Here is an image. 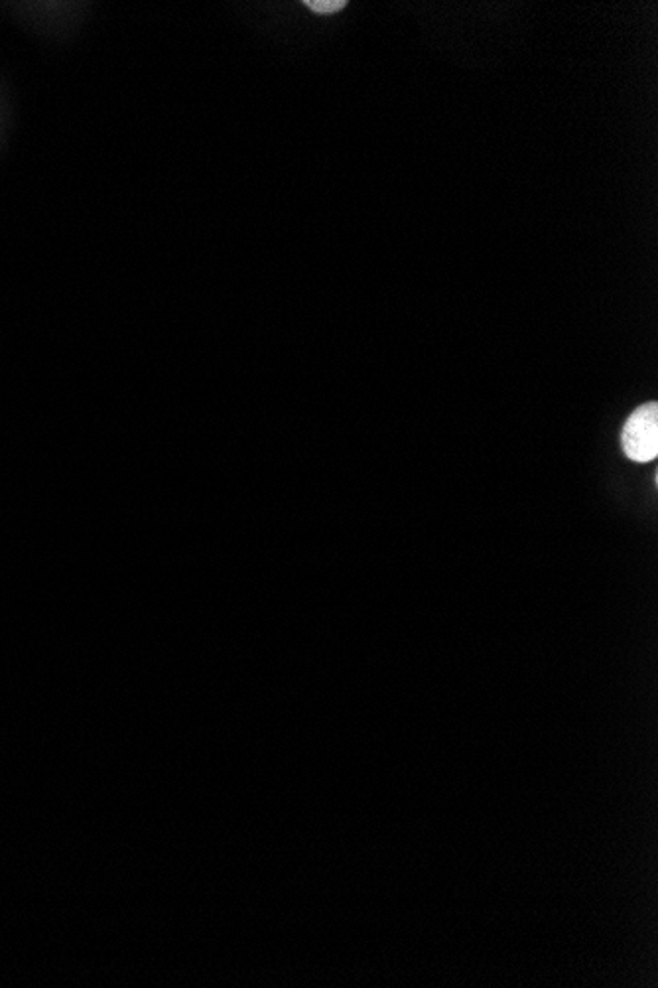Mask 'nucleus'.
<instances>
[{
  "instance_id": "nucleus-2",
  "label": "nucleus",
  "mask_w": 658,
  "mask_h": 988,
  "mask_svg": "<svg viewBox=\"0 0 658 988\" xmlns=\"http://www.w3.org/2000/svg\"><path fill=\"white\" fill-rule=\"evenodd\" d=\"M304 4L310 11L318 12V14H334V12L344 11L347 7L345 0H305Z\"/></svg>"
},
{
  "instance_id": "nucleus-1",
  "label": "nucleus",
  "mask_w": 658,
  "mask_h": 988,
  "mask_svg": "<svg viewBox=\"0 0 658 988\" xmlns=\"http://www.w3.org/2000/svg\"><path fill=\"white\" fill-rule=\"evenodd\" d=\"M621 445L633 462H650L658 455V405L639 406L627 418L621 433Z\"/></svg>"
}]
</instances>
